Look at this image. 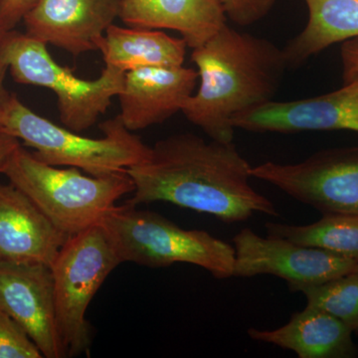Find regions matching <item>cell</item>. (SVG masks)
Instances as JSON below:
<instances>
[{"label":"cell","instance_id":"obj_1","mask_svg":"<svg viewBox=\"0 0 358 358\" xmlns=\"http://www.w3.org/2000/svg\"><path fill=\"white\" fill-rule=\"evenodd\" d=\"M251 169L233 141L173 134L127 169L134 185L127 203L167 202L229 223L248 220L254 213L278 216L273 202L250 182Z\"/></svg>","mask_w":358,"mask_h":358},{"label":"cell","instance_id":"obj_2","mask_svg":"<svg viewBox=\"0 0 358 358\" xmlns=\"http://www.w3.org/2000/svg\"><path fill=\"white\" fill-rule=\"evenodd\" d=\"M192 50L199 87L181 113L211 140L232 143L236 129L232 120L274 100L289 69L284 51L228 24Z\"/></svg>","mask_w":358,"mask_h":358},{"label":"cell","instance_id":"obj_3","mask_svg":"<svg viewBox=\"0 0 358 358\" xmlns=\"http://www.w3.org/2000/svg\"><path fill=\"white\" fill-rule=\"evenodd\" d=\"M1 173L69 237L100 224L117 200L134 190L127 173L86 176L76 167L45 164L21 145Z\"/></svg>","mask_w":358,"mask_h":358},{"label":"cell","instance_id":"obj_4","mask_svg":"<svg viewBox=\"0 0 358 358\" xmlns=\"http://www.w3.org/2000/svg\"><path fill=\"white\" fill-rule=\"evenodd\" d=\"M103 136L86 138L54 124L11 95L0 122V131L32 148L33 155L45 164L76 167L92 176L126 173L147 159L148 147L126 128L117 115L101 124Z\"/></svg>","mask_w":358,"mask_h":358},{"label":"cell","instance_id":"obj_5","mask_svg":"<svg viewBox=\"0 0 358 358\" xmlns=\"http://www.w3.org/2000/svg\"><path fill=\"white\" fill-rule=\"evenodd\" d=\"M122 264L150 268L187 263L203 268L216 279L233 277L234 246L206 231L185 230L160 214L115 205L101 221Z\"/></svg>","mask_w":358,"mask_h":358},{"label":"cell","instance_id":"obj_6","mask_svg":"<svg viewBox=\"0 0 358 358\" xmlns=\"http://www.w3.org/2000/svg\"><path fill=\"white\" fill-rule=\"evenodd\" d=\"M0 61L17 83L53 92L61 122L76 133L93 127L107 112L113 98L121 93L126 74L106 66L98 79H80L54 60L43 42L13 30L0 41Z\"/></svg>","mask_w":358,"mask_h":358},{"label":"cell","instance_id":"obj_7","mask_svg":"<svg viewBox=\"0 0 358 358\" xmlns=\"http://www.w3.org/2000/svg\"><path fill=\"white\" fill-rule=\"evenodd\" d=\"M121 264L101 224L68 238L52 264L59 333L71 357L88 352L91 338L87 310Z\"/></svg>","mask_w":358,"mask_h":358},{"label":"cell","instance_id":"obj_8","mask_svg":"<svg viewBox=\"0 0 358 358\" xmlns=\"http://www.w3.org/2000/svg\"><path fill=\"white\" fill-rule=\"evenodd\" d=\"M251 176L322 214L358 215V147L320 150L296 164L264 162Z\"/></svg>","mask_w":358,"mask_h":358},{"label":"cell","instance_id":"obj_9","mask_svg":"<svg viewBox=\"0 0 358 358\" xmlns=\"http://www.w3.org/2000/svg\"><path fill=\"white\" fill-rule=\"evenodd\" d=\"M233 244V277L275 275L287 281L292 292L355 272L358 265L324 250L301 246L282 238L261 237L250 228L240 231Z\"/></svg>","mask_w":358,"mask_h":358},{"label":"cell","instance_id":"obj_10","mask_svg":"<svg viewBox=\"0 0 358 358\" xmlns=\"http://www.w3.org/2000/svg\"><path fill=\"white\" fill-rule=\"evenodd\" d=\"M0 310L24 329L43 357L67 355L59 333L49 266L0 260Z\"/></svg>","mask_w":358,"mask_h":358},{"label":"cell","instance_id":"obj_11","mask_svg":"<svg viewBox=\"0 0 358 358\" xmlns=\"http://www.w3.org/2000/svg\"><path fill=\"white\" fill-rule=\"evenodd\" d=\"M232 124L235 129L252 133H358V77L324 95L289 102L270 101L237 115Z\"/></svg>","mask_w":358,"mask_h":358},{"label":"cell","instance_id":"obj_12","mask_svg":"<svg viewBox=\"0 0 358 358\" xmlns=\"http://www.w3.org/2000/svg\"><path fill=\"white\" fill-rule=\"evenodd\" d=\"M121 0H38L26 13V34L74 56L98 51L120 16Z\"/></svg>","mask_w":358,"mask_h":358},{"label":"cell","instance_id":"obj_13","mask_svg":"<svg viewBox=\"0 0 358 358\" xmlns=\"http://www.w3.org/2000/svg\"><path fill=\"white\" fill-rule=\"evenodd\" d=\"M199 73L192 68L147 67L129 71L119 98L121 117L131 131L162 124L181 112L194 93Z\"/></svg>","mask_w":358,"mask_h":358},{"label":"cell","instance_id":"obj_14","mask_svg":"<svg viewBox=\"0 0 358 358\" xmlns=\"http://www.w3.org/2000/svg\"><path fill=\"white\" fill-rule=\"evenodd\" d=\"M68 238L13 183H0V260L51 267Z\"/></svg>","mask_w":358,"mask_h":358},{"label":"cell","instance_id":"obj_15","mask_svg":"<svg viewBox=\"0 0 358 358\" xmlns=\"http://www.w3.org/2000/svg\"><path fill=\"white\" fill-rule=\"evenodd\" d=\"M119 18L131 27L178 31L192 49L227 24L216 0H121Z\"/></svg>","mask_w":358,"mask_h":358},{"label":"cell","instance_id":"obj_16","mask_svg":"<svg viewBox=\"0 0 358 358\" xmlns=\"http://www.w3.org/2000/svg\"><path fill=\"white\" fill-rule=\"evenodd\" d=\"M252 339L292 350L300 358H352L357 355L352 331L333 315L312 307L293 313L275 329H249Z\"/></svg>","mask_w":358,"mask_h":358},{"label":"cell","instance_id":"obj_17","mask_svg":"<svg viewBox=\"0 0 358 358\" xmlns=\"http://www.w3.org/2000/svg\"><path fill=\"white\" fill-rule=\"evenodd\" d=\"M182 38L148 28L112 24L98 43L108 67L127 73L147 67H178L185 63Z\"/></svg>","mask_w":358,"mask_h":358},{"label":"cell","instance_id":"obj_18","mask_svg":"<svg viewBox=\"0 0 358 358\" xmlns=\"http://www.w3.org/2000/svg\"><path fill=\"white\" fill-rule=\"evenodd\" d=\"M308 22L282 48L289 68L298 67L331 45L358 39V0H303Z\"/></svg>","mask_w":358,"mask_h":358},{"label":"cell","instance_id":"obj_19","mask_svg":"<svg viewBox=\"0 0 358 358\" xmlns=\"http://www.w3.org/2000/svg\"><path fill=\"white\" fill-rule=\"evenodd\" d=\"M265 227L267 236L324 250L358 263V215L322 214L319 221L308 225L268 222Z\"/></svg>","mask_w":358,"mask_h":358},{"label":"cell","instance_id":"obj_20","mask_svg":"<svg viewBox=\"0 0 358 358\" xmlns=\"http://www.w3.org/2000/svg\"><path fill=\"white\" fill-rule=\"evenodd\" d=\"M307 306L333 315L358 334V271L334 278L322 284L301 286Z\"/></svg>","mask_w":358,"mask_h":358},{"label":"cell","instance_id":"obj_21","mask_svg":"<svg viewBox=\"0 0 358 358\" xmlns=\"http://www.w3.org/2000/svg\"><path fill=\"white\" fill-rule=\"evenodd\" d=\"M43 355L27 333L0 310V358H42Z\"/></svg>","mask_w":358,"mask_h":358},{"label":"cell","instance_id":"obj_22","mask_svg":"<svg viewBox=\"0 0 358 358\" xmlns=\"http://www.w3.org/2000/svg\"><path fill=\"white\" fill-rule=\"evenodd\" d=\"M228 20L247 27L264 20L274 8L277 0H216Z\"/></svg>","mask_w":358,"mask_h":358},{"label":"cell","instance_id":"obj_23","mask_svg":"<svg viewBox=\"0 0 358 358\" xmlns=\"http://www.w3.org/2000/svg\"><path fill=\"white\" fill-rule=\"evenodd\" d=\"M38 0H0V16L13 30Z\"/></svg>","mask_w":358,"mask_h":358},{"label":"cell","instance_id":"obj_24","mask_svg":"<svg viewBox=\"0 0 358 358\" xmlns=\"http://www.w3.org/2000/svg\"><path fill=\"white\" fill-rule=\"evenodd\" d=\"M343 82L358 77V39L343 42L341 47Z\"/></svg>","mask_w":358,"mask_h":358},{"label":"cell","instance_id":"obj_25","mask_svg":"<svg viewBox=\"0 0 358 358\" xmlns=\"http://www.w3.org/2000/svg\"><path fill=\"white\" fill-rule=\"evenodd\" d=\"M20 145L17 138L0 131V173L11 155Z\"/></svg>","mask_w":358,"mask_h":358},{"label":"cell","instance_id":"obj_26","mask_svg":"<svg viewBox=\"0 0 358 358\" xmlns=\"http://www.w3.org/2000/svg\"><path fill=\"white\" fill-rule=\"evenodd\" d=\"M7 71H8L7 66L0 61V122H1L2 115L6 110L7 103L10 100L11 95H13L7 91L6 85H4Z\"/></svg>","mask_w":358,"mask_h":358},{"label":"cell","instance_id":"obj_27","mask_svg":"<svg viewBox=\"0 0 358 358\" xmlns=\"http://www.w3.org/2000/svg\"><path fill=\"white\" fill-rule=\"evenodd\" d=\"M9 31H10V29H9L6 23L4 22V20H2L1 16H0V41H1L2 38L6 36V33Z\"/></svg>","mask_w":358,"mask_h":358},{"label":"cell","instance_id":"obj_28","mask_svg":"<svg viewBox=\"0 0 358 358\" xmlns=\"http://www.w3.org/2000/svg\"><path fill=\"white\" fill-rule=\"evenodd\" d=\"M357 270L358 271V265H357Z\"/></svg>","mask_w":358,"mask_h":358}]
</instances>
